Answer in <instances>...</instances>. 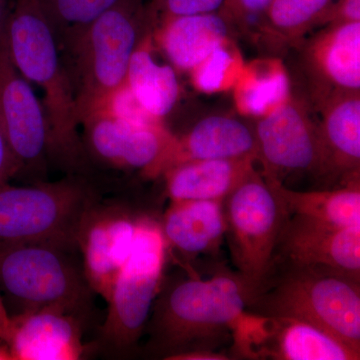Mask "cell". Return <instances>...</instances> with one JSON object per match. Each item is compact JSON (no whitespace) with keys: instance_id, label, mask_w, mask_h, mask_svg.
I'll list each match as a JSON object with an SVG mask.
<instances>
[{"instance_id":"6da1fadb","label":"cell","mask_w":360,"mask_h":360,"mask_svg":"<svg viewBox=\"0 0 360 360\" xmlns=\"http://www.w3.org/2000/svg\"><path fill=\"white\" fill-rule=\"evenodd\" d=\"M4 33L14 65L42 90L49 161L66 174L89 175L72 87L39 0H8Z\"/></svg>"},{"instance_id":"7a4b0ae2","label":"cell","mask_w":360,"mask_h":360,"mask_svg":"<svg viewBox=\"0 0 360 360\" xmlns=\"http://www.w3.org/2000/svg\"><path fill=\"white\" fill-rule=\"evenodd\" d=\"M250 286L238 274L161 283L146 331L144 354L172 360L196 350H212L232 340L250 300Z\"/></svg>"},{"instance_id":"3957f363","label":"cell","mask_w":360,"mask_h":360,"mask_svg":"<svg viewBox=\"0 0 360 360\" xmlns=\"http://www.w3.org/2000/svg\"><path fill=\"white\" fill-rule=\"evenodd\" d=\"M246 312L312 324L360 352L359 278L326 266L274 265Z\"/></svg>"},{"instance_id":"277c9868","label":"cell","mask_w":360,"mask_h":360,"mask_svg":"<svg viewBox=\"0 0 360 360\" xmlns=\"http://www.w3.org/2000/svg\"><path fill=\"white\" fill-rule=\"evenodd\" d=\"M0 288L20 307L18 314L56 309L91 321L96 293L77 243H0Z\"/></svg>"},{"instance_id":"5b68a950","label":"cell","mask_w":360,"mask_h":360,"mask_svg":"<svg viewBox=\"0 0 360 360\" xmlns=\"http://www.w3.org/2000/svg\"><path fill=\"white\" fill-rule=\"evenodd\" d=\"M146 11L141 0H120L61 52L79 122L103 108L110 94L125 84L130 59L141 42Z\"/></svg>"},{"instance_id":"8992f818","label":"cell","mask_w":360,"mask_h":360,"mask_svg":"<svg viewBox=\"0 0 360 360\" xmlns=\"http://www.w3.org/2000/svg\"><path fill=\"white\" fill-rule=\"evenodd\" d=\"M168 246L160 220L142 213L134 246L108 300L92 350L110 359L134 355L163 281Z\"/></svg>"},{"instance_id":"52a82bcc","label":"cell","mask_w":360,"mask_h":360,"mask_svg":"<svg viewBox=\"0 0 360 360\" xmlns=\"http://www.w3.org/2000/svg\"><path fill=\"white\" fill-rule=\"evenodd\" d=\"M103 198L89 175L66 174L58 181L0 186V243H77L90 206Z\"/></svg>"},{"instance_id":"ba28073f","label":"cell","mask_w":360,"mask_h":360,"mask_svg":"<svg viewBox=\"0 0 360 360\" xmlns=\"http://www.w3.org/2000/svg\"><path fill=\"white\" fill-rule=\"evenodd\" d=\"M224 205L232 262L252 291L271 266L290 214L269 182L255 172L225 198Z\"/></svg>"},{"instance_id":"9c48e42d","label":"cell","mask_w":360,"mask_h":360,"mask_svg":"<svg viewBox=\"0 0 360 360\" xmlns=\"http://www.w3.org/2000/svg\"><path fill=\"white\" fill-rule=\"evenodd\" d=\"M87 162L115 170H139L146 177L167 172L176 139L163 127H143L115 117L104 110L80 122Z\"/></svg>"},{"instance_id":"30bf717a","label":"cell","mask_w":360,"mask_h":360,"mask_svg":"<svg viewBox=\"0 0 360 360\" xmlns=\"http://www.w3.org/2000/svg\"><path fill=\"white\" fill-rule=\"evenodd\" d=\"M0 129L20 172L42 181L47 174L49 129L41 101L14 65L4 28L0 33Z\"/></svg>"},{"instance_id":"8fae6325","label":"cell","mask_w":360,"mask_h":360,"mask_svg":"<svg viewBox=\"0 0 360 360\" xmlns=\"http://www.w3.org/2000/svg\"><path fill=\"white\" fill-rule=\"evenodd\" d=\"M236 354L251 359L359 360L360 352L307 322L245 311L232 333Z\"/></svg>"},{"instance_id":"7c38bea8","label":"cell","mask_w":360,"mask_h":360,"mask_svg":"<svg viewBox=\"0 0 360 360\" xmlns=\"http://www.w3.org/2000/svg\"><path fill=\"white\" fill-rule=\"evenodd\" d=\"M142 213L122 201L101 200L85 213L77 233L85 276L108 302L113 284L134 246Z\"/></svg>"},{"instance_id":"4fadbf2b","label":"cell","mask_w":360,"mask_h":360,"mask_svg":"<svg viewBox=\"0 0 360 360\" xmlns=\"http://www.w3.org/2000/svg\"><path fill=\"white\" fill-rule=\"evenodd\" d=\"M274 265H319L360 279V225L338 226L288 215L274 250Z\"/></svg>"},{"instance_id":"5bb4252c","label":"cell","mask_w":360,"mask_h":360,"mask_svg":"<svg viewBox=\"0 0 360 360\" xmlns=\"http://www.w3.org/2000/svg\"><path fill=\"white\" fill-rule=\"evenodd\" d=\"M6 347L11 359L77 360L84 359L90 345L84 342L89 321L56 309L26 312L11 317Z\"/></svg>"},{"instance_id":"9a60e30c","label":"cell","mask_w":360,"mask_h":360,"mask_svg":"<svg viewBox=\"0 0 360 360\" xmlns=\"http://www.w3.org/2000/svg\"><path fill=\"white\" fill-rule=\"evenodd\" d=\"M257 155L267 169L290 172L309 170L326 165L323 142L307 118L292 104L284 103L262 116L258 122Z\"/></svg>"},{"instance_id":"2e32d148","label":"cell","mask_w":360,"mask_h":360,"mask_svg":"<svg viewBox=\"0 0 360 360\" xmlns=\"http://www.w3.org/2000/svg\"><path fill=\"white\" fill-rule=\"evenodd\" d=\"M224 200L170 201L160 221L168 248L196 257L219 250L226 232Z\"/></svg>"},{"instance_id":"e0dca14e","label":"cell","mask_w":360,"mask_h":360,"mask_svg":"<svg viewBox=\"0 0 360 360\" xmlns=\"http://www.w3.org/2000/svg\"><path fill=\"white\" fill-rule=\"evenodd\" d=\"M255 156L232 160L187 161L168 169L170 201L224 200L253 172Z\"/></svg>"},{"instance_id":"ac0fdd59","label":"cell","mask_w":360,"mask_h":360,"mask_svg":"<svg viewBox=\"0 0 360 360\" xmlns=\"http://www.w3.org/2000/svg\"><path fill=\"white\" fill-rule=\"evenodd\" d=\"M257 155V139L245 124L234 118L210 116L200 120L184 139H176L167 170L187 161Z\"/></svg>"},{"instance_id":"d6986e66","label":"cell","mask_w":360,"mask_h":360,"mask_svg":"<svg viewBox=\"0 0 360 360\" xmlns=\"http://www.w3.org/2000/svg\"><path fill=\"white\" fill-rule=\"evenodd\" d=\"M227 34L226 21L219 13L194 14L165 20L160 41L175 68L193 71L224 44Z\"/></svg>"},{"instance_id":"ffe728a7","label":"cell","mask_w":360,"mask_h":360,"mask_svg":"<svg viewBox=\"0 0 360 360\" xmlns=\"http://www.w3.org/2000/svg\"><path fill=\"white\" fill-rule=\"evenodd\" d=\"M125 84L141 105L160 120L174 110L179 96L174 68L158 63L146 41H141L132 54Z\"/></svg>"},{"instance_id":"44dd1931","label":"cell","mask_w":360,"mask_h":360,"mask_svg":"<svg viewBox=\"0 0 360 360\" xmlns=\"http://www.w3.org/2000/svg\"><path fill=\"white\" fill-rule=\"evenodd\" d=\"M266 181L290 215H300L338 226L360 225L359 184L336 191L300 193L285 188L276 180Z\"/></svg>"},{"instance_id":"7402d4cb","label":"cell","mask_w":360,"mask_h":360,"mask_svg":"<svg viewBox=\"0 0 360 360\" xmlns=\"http://www.w3.org/2000/svg\"><path fill=\"white\" fill-rule=\"evenodd\" d=\"M326 163L333 158L338 167H359L360 160V101L347 98L333 106L326 120Z\"/></svg>"},{"instance_id":"603a6c76","label":"cell","mask_w":360,"mask_h":360,"mask_svg":"<svg viewBox=\"0 0 360 360\" xmlns=\"http://www.w3.org/2000/svg\"><path fill=\"white\" fill-rule=\"evenodd\" d=\"M322 68L343 89L360 87V21H345L326 39L321 53Z\"/></svg>"},{"instance_id":"cb8c5ba5","label":"cell","mask_w":360,"mask_h":360,"mask_svg":"<svg viewBox=\"0 0 360 360\" xmlns=\"http://www.w3.org/2000/svg\"><path fill=\"white\" fill-rule=\"evenodd\" d=\"M120 0H39L59 51L68 49L101 14Z\"/></svg>"},{"instance_id":"d4e9b609","label":"cell","mask_w":360,"mask_h":360,"mask_svg":"<svg viewBox=\"0 0 360 360\" xmlns=\"http://www.w3.org/2000/svg\"><path fill=\"white\" fill-rule=\"evenodd\" d=\"M288 94V75L281 68H276L243 82L238 90V105L248 115L262 117L285 103Z\"/></svg>"},{"instance_id":"484cf974","label":"cell","mask_w":360,"mask_h":360,"mask_svg":"<svg viewBox=\"0 0 360 360\" xmlns=\"http://www.w3.org/2000/svg\"><path fill=\"white\" fill-rule=\"evenodd\" d=\"M330 2L331 0H274L266 13L276 27L296 30L321 15Z\"/></svg>"},{"instance_id":"4316f807","label":"cell","mask_w":360,"mask_h":360,"mask_svg":"<svg viewBox=\"0 0 360 360\" xmlns=\"http://www.w3.org/2000/svg\"><path fill=\"white\" fill-rule=\"evenodd\" d=\"M234 58L224 44L217 47L207 58L194 68V84L200 91L214 94L224 89L233 68Z\"/></svg>"},{"instance_id":"83f0119b","label":"cell","mask_w":360,"mask_h":360,"mask_svg":"<svg viewBox=\"0 0 360 360\" xmlns=\"http://www.w3.org/2000/svg\"><path fill=\"white\" fill-rule=\"evenodd\" d=\"M101 110H106L115 117L134 124L143 125V127H163L161 120L151 115L141 105L125 84L110 94Z\"/></svg>"},{"instance_id":"f1b7e54d","label":"cell","mask_w":360,"mask_h":360,"mask_svg":"<svg viewBox=\"0 0 360 360\" xmlns=\"http://www.w3.org/2000/svg\"><path fill=\"white\" fill-rule=\"evenodd\" d=\"M226 0H151L153 11H160L165 20L175 16L217 13Z\"/></svg>"},{"instance_id":"f546056e","label":"cell","mask_w":360,"mask_h":360,"mask_svg":"<svg viewBox=\"0 0 360 360\" xmlns=\"http://www.w3.org/2000/svg\"><path fill=\"white\" fill-rule=\"evenodd\" d=\"M20 172L18 162L9 148L4 132L0 129V186L9 184Z\"/></svg>"},{"instance_id":"4dcf8cb0","label":"cell","mask_w":360,"mask_h":360,"mask_svg":"<svg viewBox=\"0 0 360 360\" xmlns=\"http://www.w3.org/2000/svg\"><path fill=\"white\" fill-rule=\"evenodd\" d=\"M272 1L274 0H226L224 6L229 4L241 13L260 14L267 13Z\"/></svg>"},{"instance_id":"1f68e13d","label":"cell","mask_w":360,"mask_h":360,"mask_svg":"<svg viewBox=\"0 0 360 360\" xmlns=\"http://www.w3.org/2000/svg\"><path fill=\"white\" fill-rule=\"evenodd\" d=\"M231 359L229 355L212 352V350H196L177 355L172 360H227Z\"/></svg>"},{"instance_id":"d6a6232c","label":"cell","mask_w":360,"mask_h":360,"mask_svg":"<svg viewBox=\"0 0 360 360\" xmlns=\"http://www.w3.org/2000/svg\"><path fill=\"white\" fill-rule=\"evenodd\" d=\"M11 326H13V319L7 312L4 300L0 296V340L4 341L6 345L11 336Z\"/></svg>"},{"instance_id":"836d02e7","label":"cell","mask_w":360,"mask_h":360,"mask_svg":"<svg viewBox=\"0 0 360 360\" xmlns=\"http://www.w3.org/2000/svg\"><path fill=\"white\" fill-rule=\"evenodd\" d=\"M341 13L345 21H360V0H343Z\"/></svg>"},{"instance_id":"e575fe53","label":"cell","mask_w":360,"mask_h":360,"mask_svg":"<svg viewBox=\"0 0 360 360\" xmlns=\"http://www.w3.org/2000/svg\"><path fill=\"white\" fill-rule=\"evenodd\" d=\"M7 8H8V0H0V33L4 28L6 23Z\"/></svg>"},{"instance_id":"d590c367","label":"cell","mask_w":360,"mask_h":360,"mask_svg":"<svg viewBox=\"0 0 360 360\" xmlns=\"http://www.w3.org/2000/svg\"><path fill=\"white\" fill-rule=\"evenodd\" d=\"M11 359L8 349L6 348H0V360Z\"/></svg>"}]
</instances>
